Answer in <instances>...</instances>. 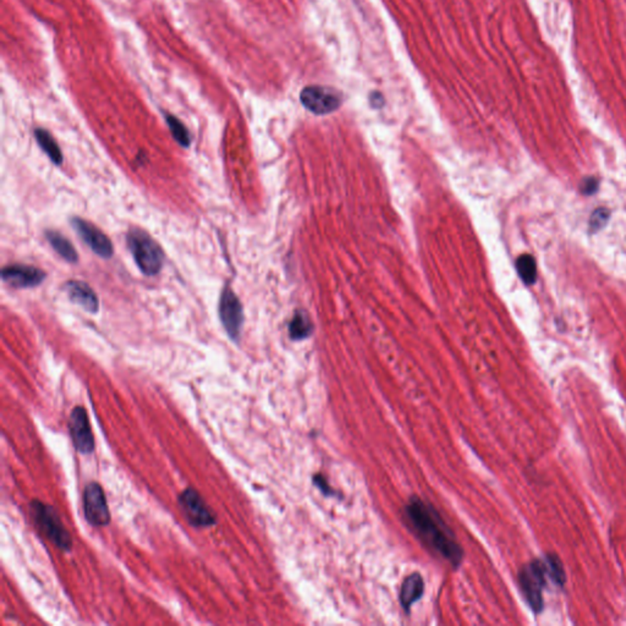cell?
Instances as JSON below:
<instances>
[{"label":"cell","instance_id":"cell-21","mask_svg":"<svg viewBox=\"0 0 626 626\" xmlns=\"http://www.w3.org/2000/svg\"><path fill=\"white\" fill-rule=\"evenodd\" d=\"M313 483L317 486L318 489H321L326 496H333L334 494V492L332 491L331 487L328 485V482H327L326 478L322 475H316L314 478H313Z\"/></svg>","mask_w":626,"mask_h":626},{"label":"cell","instance_id":"cell-7","mask_svg":"<svg viewBox=\"0 0 626 626\" xmlns=\"http://www.w3.org/2000/svg\"><path fill=\"white\" fill-rule=\"evenodd\" d=\"M83 514L87 523L95 528H104L111 523V511L102 486L91 482L83 492Z\"/></svg>","mask_w":626,"mask_h":626},{"label":"cell","instance_id":"cell-10","mask_svg":"<svg viewBox=\"0 0 626 626\" xmlns=\"http://www.w3.org/2000/svg\"><path fill=\"white\" fill-rule=\"evenodd\" d=\"M71 224L78 232V235H80L85 244L90 246L93 252L106 260L112 257L114 252L112 241L109 240L108 236L101 232L98 227L81 218H73Z\"/></svg>","mask_w":626,"mask_h":626},{"label":"cell","instance_id":"cell-3","mask_svg":"<svg viewBox=\"0 0 626 626\" xmlns=\"http://www.w3.org/2000/svg\"><path fill=\"white\" fill-rule=\"evenodd\" d=\"M128 246L143 274H158L164 263V253L150 234L142 229H133L128 234Z\"/></svg>","mask_w":626,"mask_h":626},{"label":"cell","instance_id":"cell-1","mask_svg":"<svg viewBox=\"0 0 626 626\" xmlns=\"http://www.w3.org/2000/svg\"><path fill=\"white\" fill-rule=\"evenodd\" d=\"M405 516L410 528L427 548L432 549L451 565L458 566L463 562V549L434 508L420 498H411L405 506Z\"/></svg>","mask_w":626,"mask_h":626},{"label":"cell","instance_id":"cell-14","mask_svg":"<svg viewBox=\"0 0 626 626\" xmlns=\"http://www.w3.org/2000/svg\"><path fill=\"white\" fill-rule=\"evenodd\" d=\"M46 237H47L48 242L52 245L53 249L56 250L61 257L70 263L78 262V255L76 250L65 236L61 235V232L49 230V232H46Z\"/></svg>","mask_w":626,"mask_h":626},{"label":"cell","instance_id":"cell-22","mask_svg":"<svg viewBox=\"0 0 626 626\" xmlns=\"http://www.w3.org/2000/svg\"><path fill=\"white\" fill-rule=\"evenodd\" d=\"M369 101H371V104L374 106V108H381L382 106H384V98H383V96L381 93H378V92H374L369 97Z\"/></svg>","mask_w":626,"mask_h":626},{"label":"cell","instance_id":"cell-13","mask_svg":"<svg viewBox=\"0 0 626 626\" xmlns=\"http://www.w3.org/2000/svg\"><path fill=\"white\" fill-rule=\"evenodd\" d=\"M425 592V583L420 574H412L404 580L400 590V603L405 609V612H409L411 605L420 600L422 595Z\"/></svg>","mask_w":626,"mask_h":626},{"label":"cell","instance_id":"cell-2","mask_svg":"<svg viewBox=\"0 0 626 626\" xmlns=\"http://www.w3.org/2000/svg\"><path fill=\"white\" fill-rule=\"evenodd\" d=\"M30 513L36 526L53 545L65 552L71 550L73 538L53 506L41 501H32L30 503Z\"/></svg>","mask_w":626,"mask_h":626},{"label":"cell","instance_id":"cell-8","mask_svg":"<svg viewBox=\"0 0 626 626\" xmlns=\"http://www.w3.org/2000/svg\"><path fill=\"white\" fill-rule=\"evenodd\" d=\"M68 427L73 446L78 453L91 454L95 451V436L91 429L86 409L82 406L73 408L70 414Z\"/></svg>","mask_w":626,"mask_h":626},{"label":"cell","instance_id":"cell-16","mask_svg":"<svg viewBox=\"0 0 626 626\" xmlns=\"http://www.w3.org/2000/svg\"><path fill=\"white\" fill-rule=\"evenodd\" d=\"M312 329L309 314L304 311H297L289 324V333L294 340L306 339L312 333Z\"/></svg>","mask_w":626,"mask_h":626},{"label":"cell","instance_id":"cell-19","mask_svg":"<svg viewBox=\"0 0 626 626\" xmlns=\"http://www.w3.org/2000/svg\"><path fill=\"white\" fill-rule=\"evenodd\" d=\"M609 217H610L609 210L603 208V207L597 208L592 213L591 218H590V230L591 232H598L600 229H603L605 227V224L608 223Z\"/></svg>","mask_w":626,"mask_h":626},{"label":"cell","instance_id":"cell-5","mask_svg":"<svg viewBox=\"0 0 626 626\" xmlns=\"http://www.w3.org/2000/svg\"><path fill=\"white\" fill-rule=\"evenodd\" d=\"M179 506L188 523L196 528H206L215 523V514L196 489L186 488L179 496Z\"/></svg>","mask_w":626,"mask_h":626},{"label":"cell","instance_id":"cell-15","mask_svg":"<svg viewBox=\"0 0 626 626\" xmlns=\"http://www.w3.org/2000/svg\"><path fill=\"white\" fill-rule=\"evenodd\" d=\"M35 136L39 147L46 152V155L49 158L52 159L53 163L61 165L63 163V153L52 135L48 133L47 130L39 128L35 130Z\"/></svg>","mask_w":626,"mask_h":626},{"label":"cell","instance_id":"cell-17","mask_svg":"<svg viewBox=\"0 0 626 626\" xmlns=\"http://www.w3.org/2000/svg\"><path fill=\"white\" fill-rule=\"evenodd\" d=\"M516 270L520 278L526 285H532L537 280V265L535 258L531 255H521L516 260Z\"/></svg>","mask_w":626,"mask_h":626},{"label":"cell","instance_id":"cell-11","mask_svg":"<svg viewBox=\"0 0 626 626\" xmlns=\"http://www.w3.org/2000/svg\"><path fill=\"white\" fill-rule=\"evenodd\" d=\"M1 278L15 287H35L43 282L46 273L34 266L13 265L3 268Z\"/></svg>","mask_w":626,"mask_h":626},{"label":"cell","instance_id":"cell-12","mask_svg":"<svg viewBox=\"0 0 626 626\" xmlns=\"http://www.w3.org/2000/svg\"><path fill=\"white\" fill-rule=\"evenodd\" d=\"M64 290L73 304L81 306L82 309H86L91 313H96L98 311V297L86 283L78 282V280H70L65 284Z\"/></svg>","mask_w":626,"mask_h":626},{"label":"cell","instance_id":"cell-6","mask_svg":"<svg viewBox=\"0 0 626 626\" xmlns=\"http://www.w3.org/2000/svg\"><path fill=\"white\" fill-rule=\"evenodd\" d=\"M300 99L306 109L317 116H326L335 112L343 102L340 92L332 87L324 86L304 87L301 91Z\"/></svg>","mask_w":626,"mask_h":626},{"label":"cell","instance_id":"cell-20","mask_svg":"<svg viewBox=\"0 0 626 626\" xmlns=\"http://www.w3.org/2000/svg\"><path fill=\"white\" fill-rule=\"evenodd\" d=\"M598 186H600V181H598L597 178H595V176H587L580 184V193L585 195V196H591V195H595L598 191Z\"/></svg>","mask_w":626,"mask_h":626},{"label":"cell","instance_id":"cell-18","mask_svg":"<svg viewBox=\"0 0 626 626\" xmlns=\"http://www.w3.org/2000/svg\"><path fill=\"white\" fill-rule=\"evenodd\" d=\"M165 120H167L168 125H169V129L172 131L173 136L175 138L176 142H178L180 146L189 147L190 143H191V136H190L189 131L186 129V126H185L178 118L169 116V114L165 116Z\"/></svg>","mask_w":626,"mask_h":626},{"label":"cell","instance_id":"cell-9","mask_svg":"<svg viewBox=\"0 0 626 626\" xmlns=\"http://www.w3.org/2000/svg\"><path fill=\"white\" fill-rule=\"evenodd\" d=\"M219 316L223 323L224 328L227 335L234 342L240 337L241 327L244 323V313L242 306L237 296L232 292L230 287H224L220 301H219Z\"/></svg>","mask_w":626,"mask_h":626},{"label":"cell","instance_id":"cell-4","mask_svg":"<svg viewBox=\"0 0 626 626\" xmlns=\"http://www.w3.org/2000/svg\"><path fill=\"white\" fill-rule=\"evenodd\" d=\"M549 576L545 560H533L523 566L519 573L520 590L528 600L533 612H540L543 608V590Z\"/></svg>","mask_w":626,"mask_h":626}]
</instances>
